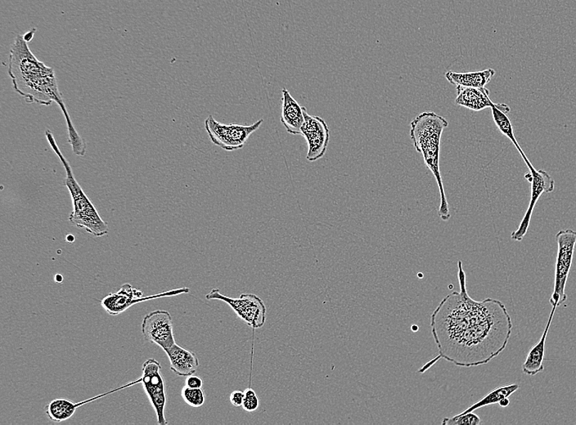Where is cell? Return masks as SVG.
<instances>
[{
	"mask_svg": "<svg viewBox=\"0 0 576 425\" xmlns=\"http://www.w3.org/2000/svg\"><path fill=\"white\" fill-rule=\"evenodd\" d=\"M519 388L520 386L517 384L498 386L497 388L490 391L489 393H488L484 397H482V399L478 402H476V404L470 406L467 410H465L460 414L474 412L476 410H478L481 407L493 404H498L499 402L513 395L515 391L519 389Z\"/></svg>",
	"mask_w": 576,
	"mask_h": 425,
	"instance_id": "cell-19",
	"label": "cell"
},
{
	"mask_svg": "<svg viewBox=\"0 0 576 425\" xmlns=\"http://www.w3.org/2000/svg\"><path fill=\"white\" fill-rule=\"evenodd\" d=\"M264 120L261 119L251 125L222 124L213 115L205 120V129L210 140L224 151L234 152L243 148L250 137L261 128Z\"/></svg>",
	"mask_w": 576,
	"mask_h": 425,
	"instance_id": "cell-6",
	"label": "cell"
},
{
	"mask_svg": "<svg viewBox=\"0 0 576 425\" xmlns=\"http://www.w3.org/2000/svg\"><path fill=\"white\" fill-rule=\"evenodd\" d=\"M8 71L16 93L27 103L49 106L56 103L62 109L68 129V141L78 157L86 153L85 141L76 132L60 93L56 75L52 68L41 62L28 46L24 36H16L11 46Z\"/></svg>",
	"mask_w": 576,
	"mask_h": 425,
	"instance_id": "cell-2",
	"label": "cell"
},
{
	"mask_svg": "<svg viewBox=\"0 0 576 425\" xmlns=\"http://www.w3.org/2000/svg\"><path fill=\"white\" fill-rule=\"evenodd\" d=\"M55 281H56L57 283H62L63 281V275L56 274V276H55Z\"/></svg>",
	"mask_w": 576,
	"mask_h": 425,
	"instance_id": "cell-28",
	"label": "cell"
},
{
	"mask_svg": "<svg viewBox=\"0 0 576 425\" xmlns=\"http://www.w3.org/2000/svg\"><path fill=\"white\" fill-rule=\"evenodd\" d=\"M459 292L444 298L431 316L438 358L458 367L486 365L506 349L513 323L506 305L469 295L463 263L458 262Z\"/></svg>",
	"mask_w": 576,
	"mask_h": 425,
	"instance_id": "cell-1",
	"label": "cell"
},
{
	"mask_svg": "<svg viewBox=\"0 0 576 425\" xmlns=\"http://www.w3.org/2000/svg\"><path fill=\"white\" fill-rule=\"evenodd\" d=\"M244 400L243 407L244 410L248 412H254L259 408L260 400L256 392L251 389H246L244 391Z\"/></svg>",
	"mask_w": 576,
	"mask_h": 425,
	"instance_id": "cell-23",
	"label": "cell"
},
{
	"mask_svg": "<svg viewBox=\"0 0 576 425\" xmlns=\"http://www.w3.org/2000/svg\"><path fill=\"white\" fill-rule=\"evenodd\" d=\"M510 401L508 399V397H506V399H503L498 402V405L501 406V407H508Z\"/></svg>",
	"mask_w": 576,
	"mask_h": 425,
	"instance_id": "cell-27",
	"label": "cell"
},
{
	"mask_svg": "<svg viewBox=\"0 0 576 425\" xmlns=\"http://www.w3.org/2000/svg\"><path fill=\"white\" fill-rule=\"evenodd\" d=\"M458 95L455 103L474 112L491 108L493 103L490 98V90L486 88H468L456 86Z\"/></svg>",
	"mask_w": 576,
	"mask_h": 425,
	"instance_id": "cell-15",
	"label": "cell"
},
{
	"mask_svg": "<svg viewBox=\"0 0 576 425\" xmlns=\"http://www.w3.org/2000/svg\"><path fill=\"white\" fill-rule=\"evenodd\" d=\"M36 31V29L34 28V29L31 30L28 32H26V34L23 36L26 41H27L28 43L31 42L33 40V37H34V36H35V32Z\"/></svg>",
	"mask_w": 576,
	"mask_h": 425,
	"instance_id": "cell-26",
	"label": "cell"
},
{
	"mask_svg": "<svg viewBox=\"0 0 576 425\" xmlns=\"http://www.w3.org/2000/svg\"><path fill=\"white\" fill-rule=\"evenodd\" d=\"M481 423V418L473 412L459 414L451 418H444L443 425H478Z\"/></svg>",
	"mask_w": 576,
	"mask_h": 425,
	"instance_id": "cell-22",
	"label": "cell"
},
{
	"mask_svg": "<svg viewBox=\"0 0 576 425\" xmlns=\"http://www.w3.org/2000/svg\"><path fill=\"white\" fill-rule=\"evenodd\" d=\"M528 167L530 171L529 173L525 175V178L530 184V201L528 211H526L518 229L514 231L511 235L513 241L519 242L522 241L526 234H528L532 214H533L537 201H539L543 193H551L553 191L554 187H555V182L545 170H537L531 164Z\"/></svg>",
	"mask_w": 576,
	"mask_h": 425,
	"instance_id": "cell-10",
	"label": "cell"
},
{
	"mask_svg": "<svg viewBox=\"0 0 576 425\" xmlns=\"http://www.w3.org/2000/svg\"><path fill=\"white\" fill-rule=\"evenodd\" d=\"M186 386L193 389H201L203 386V380L197 375L192 374L186 379Z\"/></svg>",
	"mask_w": 576,
	"mask_h": 425,
	"instance_id": "cell-25",
	"label": "cell"
},
{
	"mask_svg": "<svg viewBox=\"0 0 576 425\" xmlns=\"http://www.w3.org/2000/svg\"><path fill=\"white\" fill-rule=\"evenodd\" d=\"M305 121L301 130L303 135L308 146L306 159L310 162L319 161L325 156L328 143L330 141V130L325 120L316 115L305 112Z\"/></svg>",
	"mask_w": 576,
	"mask_h": 425,
	"instance_id": "cell-12",
	"label": "cell"
},
{
	"mask_svg": "<svg viewBox=\"0 0 576 425\" xmlns=\"http://www.w3.org/2000/svg\"><path fill=\"white\" fill-rule=\"evenodd\" d=\"M410 125V137L415 150L424 157L425 164L434 175L440 191L441 206L439 209V215L442 220L448 221L451 218V214L449 213L440 169L441 135L449 125L448 121L441 115L426 110L419 114Z\"/></svg>",
	"mask_w": 576,
	"mask_h": 425,
	"instance_id": "cell-3",
	"label": "cell"
},
{
	"mask_svg": "<svg viewBox=\"0 0 576 425\" xmlns=\"http://www.w3.org/2000/svg\"><path fill=\"white\" fill-rule=\"evenodd\" d=\"M141 329L147 341L161 347L163 350L175 345L172 317L168 311L157 310L147 314Z\"/></svg>",
	"mask_w": 576,
	"mask_h": 425,
	"instance_id": "cell-11",
	"label": "cell"
},
{
	"mask_svg": "<svg viewBox=\"0 0 576 425\" xmlns=\"http://www.w3.org/2000/svg\"><path fill=\"white\" fill-rule=\"evenodd\" d=\"M190 292L187 287L163 292V293L150 296H145L142 291L134 288L129 283L124 284L117 293H111L104 297L101 300V305L110 315L117 316L125 312L136 303L159 299L162 297H172L179 295L189 294Z\"/></svg>",
	"mask_w": 576,
	"mask_h": 425,
	"instance_id": "cell-9",
	"label": "cell"
},
{
	"mask_svg": "<svg viewBox=\"0 0 576 425\" xmlns=\"http://www.w3.org/2000/svg\"><path fill=\"white\" fill-rule=\"evenodd\" d=\"M67 241L69 243H73L75 241V237L73 235H68L67 237Z\"/></svg>",
	"mask_w": 576,
	"mask_h": 425,
	"instance_id": "cell-29",
	"label": "cell"
},
{
	"mask_svg": "<svg viewBox=\"0 0 576 425\" xmlns=\"http://www.w3.org/2000/svg\"><path fill=\"white\" fill-rule=\"evenodd\" d=\"M495 75L496 70L491 68L476 71V73H463L451 70L446 74V78L454 85L482 88L489 84Z\"/></svg>",
	"mask_w": 576,
	"mask_h": 425,
	"instance_id": "cell-17",
	"label": "cell"
},
{
	"mask_svg": "<svg viewBox=\"0 0 576 425\" xmlns=\"http://www.w3.org/2000/svg\"><path fill=\"white\" fill-rule=\"evenodd\" d=\"M79 406L78 404H74L68 399H54L49 402L46 413L51 421L61 423L73 417Z\"/></svg>",
	"mask_w": 576,
	"mask_h": 425,
	"instance_id": "cell-20",
	"label": "cell"
},
{
	"mask_svg": "<svg viewBox=\"0 0 576 425\" xmlns=\"http://www.w3.org/2000/svg\"><path fill=\"white\" fill-rule=\"evenodd\" d=\"M140 382L142 384L148 399L155 408L158 424H168L166 416H164L167 406L166 384H164L162 374L160 362L153 358H150L145 362L142 364Z\"/></svg>",
	"mask_w": 576,
	"mask_h": 425,
	"instance_id": "cell-8",
	"label": "cell"
},
{
	"mask_svg": "<svg viewBox=\"0 0 576 425\" xmlns=\"http://www.w3.org/2000/svg\"><path fill=\"white\" fill-rule=\"evenodd\" d=\"M184 401L192 407H201L205 404L206 396L201 389L189 388L185 386L181 392Z\"/></svg>",
	"mask_w": 576,
	"mask_h": 425,
	"instance_id": "cell-21",
	"label": "cell"
},
{
	"mask_svg": "<svg viewBox=\"0 0 576 425\" xmlns=\"http://www.w3.org/2000/svg\"><path fill=\"white\" fill-rule=\"evenodd\" d=\"M244 392L241 390H235L230 395L229 399L231 404L236 407L243 406L244 400Z\"/></svg>",
	"mask_w": 576,
	"mask_h": 425,
	"instance_id": "cell-24",
	"label": "cell"
},
{
	"mask_svg": "<svg viewBox=\"0 0 576 425\" xmlns=\"http://www.w3.org/2000/svg\"><path fill=\"white\" fill-rule=\"evenodd\" d=\"M491 110L493 120L495 121L498 129L513 142V145L518 149L520 156L523 157L525 163L528 167L531 163L528 158L526 157L522 147L519 146L518 142L514 135L513 125L507 115L510 112V110H511V108L506 103H495L491 107Z\"/></svg>",
	"mask_w": 576,
	"mask_h": 425,
	"instance_id": "cell-18",
	"label": "cell"
},
{
	"mask_svg": "<svg viewBox=\"0 0 576 425\" xmlns=\"http://www.w3.org/2000/svg\"><path fill=\"white\" fill-rule=\"evenodd\" d=\"M557 255L555 267L554 290L550 302L552 306L559 307L567 300L566 285L573 262L576 245V231L572 229L559 231L556 235Z\"/></svg>",
	"mask_w": 576,
	"mask_h": 425,
	"instance_id": "cell-5",
	"label": "cell"
},
{
	"mask_svg": "<svg viewBox=\"0 0 576 425\" xmlns=\"http://www.w3.org/2000/svg\"><path fill=\"white\" fill-rule=\"evenodd\" d=\"M46 135L53 150L61 159L66 174H67L64 184L68 187L73 201V211L70 214V222L75 225V227L85 229L87 233L93 236H103L107 235L108 234V224L101 219L96 208L93 205L90 199L88 198L78 181H76L68 159L63 157L61 151H60L51 130H47Z\"/></svg>",
	"mask_w": 576,
	"mask_h": 425,
	"instance_id": "cell-4",
	"label": "cell"
},
{
	"mask_svg": "<svg viewBox=\"0 0 576 425\" xmlns=\"http://www.w3.org/2000/svg\"><path fill=\"white\" fill-rule=\"evenodd\" d=\"M164 351L166 352L171 363L172 371L179 377H190L195 374L199 367V357L194 352L185 350L177 344Z\"/></svg>",
	"mask_w": 576,
	"mask_h": 425,
	"instance_id": "cell-14",
	"label": "cell"
},
{
	"mask_svg": "<svg viewBox=\"0 0 576 425\" xmlns=\"http://www.w3.org/2000/svg\"><path fill=\"white\" fill-rule=\"evenodd\" d=\"M557 307L553 306L550 319H548L544 333L538 343L530 350L523 365V371L528 375H535L544 371L545 344L548 330H550L554 314Z\"/></svg>",
	"mask_w": 576,
	"mask_h": 425,
	"instance_id": "cell-16",
	"label": "cell"
},
{
	"mask_svg": "<svg viewBox=\"0 0 576 425\" xmlns=\"http://www.w3.org/2000/svg\"><path fill=\"white\" fill-rule=\"evenodd\" d=\"M206 299L228 303L238 317L251 328H261L266 323V306L264 301L254 294H241L239 298H231L221 294L219 289H213L206 295Z\"/></svg>",
	"mask_w": 576,
	"mask_h": 425,
	"instance_id": "cell-7",
	"label": "cell"
},
{
	"mask_svg": "<svg viewBox=\"0 0 576 425\" xmlns=\"http://www.w3.org/2000/svg\"><path fill=\"white\" fill-rule=\"evenodd\" d=\"M281 122L290 135H300L305 124L306 108L290 95L286 88L282 90Z\"/></svg>",
	"mask_w": 576,
	"mask_h": 425,
	"instance_id": "cell-13",
	"label": "cell"
}]
</instances>
